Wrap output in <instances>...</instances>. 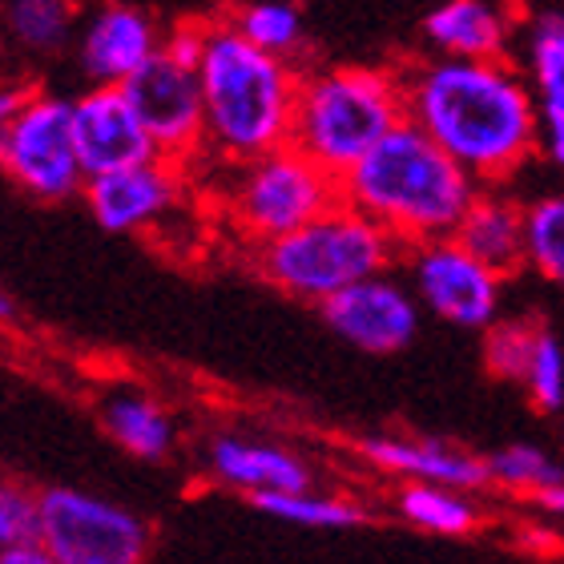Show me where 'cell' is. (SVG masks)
<instances>
[{"instance_id": "1", "label": "cell", "mask_w": 564, "mask_h": 564, "mask_svg": "<svg viewBox=\"0 0 564 564\" xmlns=\"http://www.w3.org/2000/svg\"><path fill=\"white\" fill-rule=\"evenodd\" d=\"M403 109L484 186H496L536 153L541 97L508 57H440L400 73Z\"/></svg>"}, {"instance_id": "2", "label": "cell", "mask_w": 564, "mask_h": 564, "mask_svg": "<svg viewBox=\"0 0 564 564\" xmlns=\"http://www.w3.org/2000/svg\"><path fill=\"white\" fill-rule=\"evenodd\" d=\"M339 189L343 202L376 218L400 247H415L427 238L456 235L484 182L415 121H400L339 177Z\"/></svg>"}, {"instance_id": "3", "label": "cell", "mask_w": 564, "mask_h": 564, "mask_svg": "<svg viewBox=\"0 0 564 564\" xmlns=\"http://www.w3.org/2000/svg\"><path fill=\"white\" fill-rule=\"evenodd\" d=\"M198 77L206 97L202 150H210L218 162H250L291 141L303 77H294L282 53L254 45L235 21L206 24Z\"/></svg>"}, {"instance_id": "4", "label": "cell", "mask_w": 564, "mask_h": 564, "mask_svg": "<svg viewBox=\"0 0 564 564\" xmlns=\"http://www.w3.org/2000/svg\"><path fill=\"white\" fill-rule=\"evenodd\" d=\"M400 121H408L400 73L339 65L306 73L299 82L291 141L318 165H327L335 177H343Z\"/></svg>"}, {"instance_id": "5", "label": "cell", "mask_w": 564, "mask_h": 564, "mask_svg": "<svg viewBox=\"0 0 564 564\" xmlns=\"http://www.w3.org/2000/svg\"><path fill=\"white\" fill-rule=\"evenodd\" d=\"M400 254V242L351 202H335L291 235L254 247L259 274L291 299L327 303L351 282L383 274Z\"/></svg>"}, {"instance_id": "6", "label": "cell", "mask_w": 564, "mask_h": 564, "mask_svg": "<svg viewBox=\"0 0 564 564\" xmlns=\"http://www.w3.org/2000/svg\"><path fill=\"white\" fill-rule=\"evenodd\" d=\"M343 198L339 177L327 165H318L294 141L274 145V150L238 162L235 186L226 194L230 218L242 235L262 247L271 238H282L330 210Z\"/></svg>"}, {"instance_id": "7", "label": "cell", "mask_w": 564, "mask_h": 564, "mask_svg": "<svg viewBox=\"0 0 564 564\" xmlns=\"http://www.w3.org/2000/svg\"><path fill=\"white\" fill-rule=\"evenodd\" d=\"M0 165L36 202H65L85 189V170L73 141V97L24 89L9 113H0Z\"/></svg>"}, {"instance_id": "8", "label": "cell", "mask_w": 564, "mask_h": 564, "mask_svg": "<svg viewBox=\"0 0 564 564\" xmlns=\"http://www.w3.org/2000/svg\"><path fill=\"white\" fill-rule=\"evenodd\" d=\"M41 524L53 564H138L150 549L145 520L77 488H45Z\"/></svg>"}, {"instance_id": "9", "label": "cell", "mask_w": 564, "mask_h": 564, "mask_svg": "<svg viewBox=\"0 0 564 564\" xmlns=\"http://www.w3.org/2000/svg\"><path fill=\"white\" fill-rule=\"evenodd\" d=\"M412 250V291L420 303L452 327L488 330L500 318L505 303V274L476 259L456 235L427 238Z\"/></svg>"}, {"instance_id": "10", "label": "cell", "mask_w": 564, "mask_h": 564, "mask_svg": "<svg viewBox=\"0 0 564 564\" xmlns=\"http://www.w3.org/2000/svg\"><path fill=\"white\" fill-rule=\"evenodd\" d=\"M121 89L141 113L145 130L153 133L162 158L186 162L189 153L202 150V141H206V97H202L198 65H186L174 53L158 48Z\"/></svg>"}, {"instance_id": "11", "label": "cell", "mask_w": 564, "mask_h": 564, "mask_svg": "<svg viewBox=\"0 0 564 564\" xmlns=\"http://www.w3.org/2000/svg\"><path fill=\"white\" fill-rule=\"evenodd\" d=\"M420 294L388 274L351 282L347 291L318 303L330 335L367 355H395L420 335Z\"/></svg>"}, {"instance_id": "12", "label": "cell", "mask_w": 564, "mask_h": 564, "mask_svg": "<svg viewBox=\"0 0 564 564\" xmlns=\"http://www.w3.org/2000/svg\"><path fill=\"white\" fill-rule=\"evenodd\" d=\"M174 158H150L109 174L85 177L82 198L94 214V223L109 235H138L145 226L162 223L182 198V174Z\"/></svg>"}, {"instance_id": "13", "label": "cell", "mask_w": 564, "mask_h": 564, "mask_svg": "<svg viewBox=\"0 0 564 564\" xmlns=\"http://www.w3.org/2000/svg\"><path fill=\"white\" fill-rule=\"evenodd\" d=\"M73 141L85 177L158 158V141L121 85H89L73 97Z\"/></svg>"}, {"instance_id": "14", "label": "cell", "mask_w": 564, "mask_h": 564, "mask_svg": "<svg viewBox=\"0 0 564 564\" xmlns=\"http://www.w3.org/2000/svg\"><path fill=\"white\" fill-rule=\"evenodd\" d=\"M158 48L153 21L130 4H101L77 33V61L89 85H126Z\"/></svg>"}, {"instance_id": "15", "label": "cell", "mask_w": 564, "mask_h": 564, "mask_svg": "<svg viewBox=\"0 0 564 564\" xmlns=\"http://www.w3.org/2000/svg\"><path fill=\"white\" fill-rule=\"evenodd\" d=\"M367 464L391 471V476H408V480H432L447 488H464L476 492L488 480V459L471 456L464 447L440 444V440H408V435H371L359 444Z\"/></svg>"}, {"instance_id": "16", "label": "cell", "mask_w": 564, "mask_h": 564, "mask_svg": "<svg viewBox=\"0 0 564 564\" xmlns=\"http://www.w3.org/2000/svg\"><path fill=\"white\" fill-rule=\"evenodd\" d=\"M210 471L223 484L247 496L259 492H303L311 488V468L279 444L242 440V435H218L206 452Z\"/></svg>"}, {"instance_id": "17", "label": "cell", "mask_w": 564, "mask_h": 564, "mask_svg": "<svg viewBox=\"0 0 564 564\" xmlns=\"http://www.w3.org/2000/svg\"><path fill=\"white\" fill-rule=\"evenodd\" d=\"M456 238L500 274H512L529 262V214L500 189L476 194L468 214L459 218Z\"/></svg>"}, {"instance_id": "18", "label": "cell", "mask_w": 564, "mask_h": 564, "mask_svg": "<svg viewBox=\"0 0 564 564\" xmlns=\"http://www.w3.org/2000/svg\"><path fill=\"white\" fill-rule=\"evenodd\" d=\"M423 36L444 57H508L512 24L492 0H444L423 17Z\"/></svg>"}, {"instance_id": "19", "label": "cell", "mask_w": 564, "mask_h": 564, "mask_svg": "<svg viewBox=\"0 0 564 564\" xmlns=\"http://www.w3.org/2000/svg\"><path fill=\"white\" fill-rule=\"evenodd\" d=\"M101 427L118 447H126L138 459H150V464L165 459L174 447V420L150 395H138V391L109 395L101 403Z\"/></svg>"}, {"instance_id": "20", "label": "cell", "mask_w": 564, "mask_h": 564, "mask_svg": "<svg viewBox=\"0 0 564 564\" xmlns=\"http://www.w3.org/2000/svg\"><path fill=\"white\" fill-rule=\"evenodd\" d=\"M395 508L400 517L420 532H432V536H464L480 524V512L468 496L447 488V484L432 480H412L395 496Z\"/></svg>"}, {"instance_id": "21", "label": "cell", "mask_w": 564, "mask_h": 564, "mask_svg": "<svg viewBox=\"0 0 564 564\" xmlns=\"http://www.w3.org/2000/svg\"><path fill=\"white\" fill-rule=\"evenodd\" d=\"M254 508H262L271 520L294 524V529H318V532H347L367 524V512L355 500L343 496H318L311 488L303 492H259L250 496Z\"/></svg>"}, {"instance_id": "22", "label": "cell", "mask_w": 564, "mask_h": 564, "mask_svg": "<svg viewBox=\"0 0 564 564\" xmlns=\"http://www.w3.org/2000/svg\"><path fill=\"white\" fill-rule=\"evenodd\" d=\"M9 36L24 53L48 57L61 53L73 36V4L69 0H9L4 4Z\"/></svg>"}, {"instance_id": "23", "label": "cell", "mask_w": 564, "mask_h": 564, "mask_svg": "<svg viewBox=\"0 0 564 564\" xmlns=\"http://www.w3.org/2000/svg\"><path fill=\"white\" fill-rule=\"evenodd\" d=\"M524 77L536 89L544 106H564V17L561 12H544L529 24L524 45Z\"/></svg>"}, {"instance_id": "24", "label": "cell", "mask_w": 564, "mask_h": 564, "mask_svg": "<svg viewBox=\"0 0 564 564\" xmlns=\"http://www.w3.org/2000/svg\"><path fill=\"white\" fill-rule=\"evenodd\" d=\"M488 459V480L500 484L505 492H517V496H536L549 492L553 484L564 480L561 464H556L544 447L536 444H508V447H496Z\"/></svg>"}, {"instance_id": "25", "label": "cell", "mask_w": 564, "mask_h": 564, "mask_svg": "<svg viewBox=\"0 0 564 564\" xmlns=\"http://www.w3.org/2000/svg\"><path fill=\"white\" fill-rule=\"evenodd\" d=\"M529 214V267L564 291V189L541 194Z\"/></svg>"}, {"instance_id": "26", "label": "cell", "mask_w": 564, "mask_h": 564, "mask_svg": "<svg viewBox=\"0 0 564 564\" xmlns=\"http://www.w3.org/2000/svg\"><path fill=\"white\" fill-rule=\"evenodd\" d=\"M536 343H541V327L532 318H496L492 327L484 330V364L496 379L524 388Z\"/></svg>"}, {"instance_id": "27", "label": "cell", "mask_w": 564, "mask_h": 564, "mask_svg": "<svg viewBox=\"0 0 564 564\" xmlns=\"http://www.w3.org/2000/svg\"><path fill=\"white\" fill-rule=\"evenodd\" d=\"M235 24L254 41V45L271 48V53H291L303 41V17L286 0H254L242 12H235Z\"/></svg>"}, {"instance_id": "28", "label": "cell", "mask_w": 564, "mask_h": 564, "mask_svg": "<svg viewBox=\"0 0 564 564\" xmlns=\"http://www.w3.org/2000/svg\"><path fill=\"white\" fill-rule=\"evenodd\" d=\"M45 544V524H41V492H29L24 484H4L0 488V553L12 549H36Z\"/></svg>"}, {"instance_id": "29", "label": "cell", "mask_w": 564, "mask_h": 564, "mask_svg": "<svg viewBox=\"0 0 564 564\" xmlns=\"http://www.w3.org/2000/svg\"><path fill=\"white\" fill-rule=\"evenodd\" d=\"M524 391H529V400L541 412H561L564 408V343L556 339L553 330H541V343H536V355H532Z\"/></svg>"}, {"instance_id": "30", "label": "cell", "mask_w": 564, "mask_h": 564, "mask_svg": "<svg viewBox=\"0 0 564 564\" xmlns=\"http://www.w3.org/2000/svg\"><path fill=\"white\" fill-rule=\"evenodd\" d=\"M536 153H544L553 170L564 174V106H544L541 101V141H536Z\"/></svg>"}, {"instance_id": "31", "label": "cell", "mask_w": 564, "mask_h": 564, "mask_svg": "<svg viewBox=\"0 0 564 564\" xmlns=\"http://www.w3.org/2000/svg\"><path fill=\"white\" fill-rule=\"evenodd\" d=\"M165 53H174L177 61H186V65H198L202 61V48H206V24H182L174 33L165 36Z\"/></svg>"}, {"instance_id": "32", "label": "cell", "mask_w": 564, "mask_h": 564, "mask_svg": "<svg viewBox=\"0 0 564 564\" xmlns=\"http://www.w3.org/2000/svg\"><path fill=\"white\" fill-rule=\"evenodd\" d=\"M536 505H541L544 512H553V517H564V480H561V484H553L549 492L536 496Z\"/></svg>"}]
</instances>
